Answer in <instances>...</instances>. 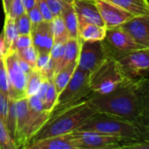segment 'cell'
Here are the masks:
<instances>
[{"instance_id": "1", "label": "cell", "mask_w": 149, "mask_h": 149, "mask_svg": "<svg viewBox=\"0 0 149 149\" xmlns=\"http://www.w3.org/2000/svg\"><path fill=\"white\" fill-rule=\"evenodd\" d=\"M148 77L127 79L108 93H93L88 98L89 104L98 113L116 116L148 127Z\"/></svg>"}, {"instance_id": "2", "label": "cell", "mask_w": 149, "mask_h": 149, "mask_svg": "<svg viewBox=\"0 0 149 149\" xmlns=\"http://www.w3.org/2000/svg\"><path fill=\"white\" fill-rule=\"evenodd\" d=\"M96 113L97 111L89 104L88 99L55 110L52 112L43 127L32 136L26 145L49 137L71 134L76 131Z\"/></svg>"}, {"instance_id": "3", "label": "cell", "mask_w": 149, "mask_h": 149, "mask_svg": "<svg viewBox=\"0 0 149 149\" xmlns=\"http://www.w3.org/2000/svg\"><path fill=\"white\" fill-rule=\"evenodd\" d=\"M76 131H93L127 140L149 141V127L148 126L98 112Z\"/></svg>"}, {"instance_id": "4", "label": "cell", "mask_w": 149, "mask_h": 149, "mask_svg": "<svg viewBox=\"0 0 149 149\" xmlns=\"http://www.w3.org/2000/svg\"><path fill=\"white\" fill-rule=\"evenodd\" d=\"M126 80L117 59L109 56L90 72L89 86L94 94H106L116 89Z\"/></svg>"}, {"instance_id": "5", "label": "cell", "mask_w": 149, "mask_h": 149, "mask_svg": "<svg viewBox=\"0 0 149 149\" xmlns=\"http://www.w3.org/2000/svg\"><path fill=\"white\" fill-rule=\"evenodd\" d=\"M89 75L90 72L76 66L71 79L58 93L53 111L87 100L93 94L89 86Z\"/></svg>"}, {"instance_id": "6", "label": "cell", "mask_w": 149, "mask_h": 149, "mask_svg": "<svg viewBox=\"0 0 149 149\" xmlns=\"http://www.w3.org/2000/svg\"><path fill=\"white\" fill-rule=\"evenodd\" d=\"M77 149L123 148L127 139L93 131H74L72 133Z\"/></svg>"}, {"instance_id": "7", "label": "cell", "mask_w": 149, "mask_h": 149, "mask_svg": "<svg viewBox=\"0 0 149 149\" xmlns=\"http://www.w3.org/2000/svg\"><path fill=\"white\" fill-rule=\"evenodd\" d=\"M112 56L105 41H81L77 66L87 72H93L107 57Z\"/></svg>"}, {"instance_id": "8", "label": "cell", "mask_w": 149, "mask_h": 149, "mask_svg": "<svg viewBox=\"0 0 149 149\" xmlns=\"http://www.w3.org/2000/svg\"><path fill=\"white\" fill-rule=\"evenodd\" d=\"M8 75V96L10 100H18L26 97L27 74L19 66L16 52L4 56Z\"/></svg>"}, {"instance_id": "9", "label": "cell", "mask_w": 149, "mask_h": 149, "mask_svg": "<svg viewBox=\"0 0 149 149\" xmlns=\"http://www.w3.org/2000/svg\"><path fill=\"white\" fill-rule=\"evenodd\" d=\"M127 79L148 77L149 69V48L130 52L117 59Z\"/></svg>"}, {"instance_id": "10", "label": "cell", "mask_w": 149, "mask_h": 149, "mask_svg": "<svg viewBox=\"0 0 149 149\" xmlns=\"http://www.w3.org/2000/svg\"><path fill=\"white\" fill-rule=\"evenodd\" d=\"M104 41L111 55L116 59L134 51L145 48L135 43L131 37L119 26L107 29Z\"/></svg>"}, {"instance_id": "11", "label": "cell", "mask_w": 149, "mask_h": 149, "mask_svg": "<svg viewBox=\"0 0 149 149\" xmlns=\"http://www.w3.org/2000/svg\"><path fill=\"white\" fill-rule=\"evenodd\" d=\"M138 45L149 48V15L134 16L119 26Z\"/></svg>"}, {"instance_id": "12", "label": "cell", "mask_w": 149, "mask_h": 149, "mask_svg": "<svg viewBox=\"0 0 149 149\" xmlns=\"http://www.w3.org/2000/svg\"><path fill=\"white\" fill-rule=\"evenodd\" d=\"M97 8L107 29L120 26L132 17L129 11L106 0H95Z\"/></svg>"}, {"instance_id": "13", "label": "cell", "mask_w": 149, "mask_h": 149, "mask_svg": "<svg viewBox=\"0 0 149 149\" xmlns=\"http://www.w3.org/2000/svg\"><path fill=\"white\" fill-rule=\"evenodd\" d=\"M31 36L32 45L38 53H50L54 44L50 22L44 20L37 25L32 26Z\"/></svg>"}, {"instance_id": "14", "label": "cell", "mask_w": 149, "mask_h": 149, "mask_svg": "<svg viewBox=\"0 0 149 149\" xmlns=\"http://www.w3.org/2000/svg\"><path fill=\"white\" fill-rule=\"evenodd\" d=\"M72 6L78 17V24L91 23L105 26L95 0H72Z\"/></svg>"}, {"instance_id": "15", "label": "cell", "mask_w": 149, "mask_h": 149, "mask_svg": "<svg viewBox=\"0 0 149 149\" xmlns=\"http://www.w3.org/2000/svg\"><path fill=\"white\" fill-rule=\"evenodd\" d=\"M25 149H77L73 142L72 134L49 137L26 145Z\"/></svg>"}, {"instance_id": "16", "label": "cell", "mask_w": 149, "mask_h": 149, "mask_svg": "<svg viewBox=\"0 0 149 149\" xmlns=\"http://www.w3.org/2000/svg\"><path fill=\"white\" fill-rule=\"evenodd\" d=\"M107 28L91 23L79 24L78 37L81 41H100L104 40Z\"/></svg>"}, {"instance_id": "17", "label": "cell", "mask_w": 149, "mask_h": 149, "mask_svg": "<svg viewBox=\"0 0 149 149\" xmlns=\"http://www.w3.org/2000/svg\"><path fill=\"white\" fill-rule=\"evenodd\" d=\"M16 110H17V127L14 139V144L16 148H18V142L21 138L24 127L27 122L29 116V107L27 97H24L18 100H16Z\"/></svg>"}, {"instance_id": "18", "label": "cell", "mask_w": 149, "mask_h": 149, "mask_svg": "<svg viewBox=\"0 0 149 149\" xmlns=\"http://www.w3.org/2000/svg\"><path fill=\"white\" fill-rule=\"evenodd\" d=\"M127 11L134 16L149 15L148 0H106Z\"/></svg>"}, {"instance_id": "19", "label": "cell", "mask_w": 149, "mask_h": 149, "mask_svg": "<svg viewBox=\"0 0 149 149\" xmlns=\"http://www.w3.org/2000/svg\"><path fill=\"white\" fill-rule=\"evenodd\" d=\"M61 17L65 24L69 38H79L78 37V17L74 8L72 6V2L65 4L61 11Z\"/></svg>"}, {"instance_id": "20", "label": "cell", "mask_w": 149, "mask_h": 149, "mask_svg": "<svg viewBox=\"0 0 149 149\" xmlns=\"http://www.w3.org/2000/svg\"><path fill=\"white\" fill-rule=\"evenodd\" d=\"M80 48L79 38H68L65 43V52L62 68L69 65H77Z\"/></svg>"}, {"instance_id": "21", "label": "cell", "mask_w": 149, "mask_h": 149, "mask_svg": "<svg viewBox=\"0 0 149 149\" xmlns=\"http://www.w3.org/2000/svg\"><path fill=\"white\" fill-rule=\"evenodd\" d=\"M54 43H65L69 38L68 32L61 15L53 17L50 21Z\"/></svg>"}, {"instance_id": "22", "label": "cell", "mask_w": 149, "mask_h": 149, "mask_svg": "<svg viewBox=\"0 0 149 149\" xmlns=\"http://www.w3.org/2000/svg\"><path fill=\"white\" fill-rule=\"evenodd\" d=\"M36 69L47 80H52L55 74V67L50 58L49 53H38Z\"/></svg>"}, {"instance_id": "23", "label": "cell", "mask_w": 149, "mask_h": 149, "mask_svg": "<svg viewBox=\"0 0 149 149\" xmlns=\"http://www.w3.org/2000/svg\"><path fill=\"white\" fill-rule=\"evenodd\" d=\"M77 65H69L63 68H61L58 72L54 74V77L52 79V82L55 86L56 91L58 93L65 87L69 80L71 79Z\"/></svg>"}, {"instance_id": "24", "label": "cell", "mask_w": 149, "mask_h": 149, "mask_svg": "<svg viewBox=\"0 0 149 149\" xmlns=\"http://www.w3.org/2000/svg\"><path fill=\"white\" fill-rule=\"evenodd\" d=\"M7 48V53L10 52V49L13 45L14 41L18 36V32L17 30V26L15 24V19L10 17L8 15H5L3 30L2 31Z\"/></svg>"}, {"instance_id": "25", "label": "cell", "mask_w": 149, "mask_h": 149, "mask_svg": "<svg viewBox=\"0 0 149 149\" xmlns=\"http://www.w3.org/2000/svg\"><path fill=\"white\" fill-rule=\"evenodd\" d=\"M45 80V79L36 68L32 69L30 72V73L27 75L26 97L37 95V93H38V91Z\"/></svg>"}, {"instance_id": "26", "label": "cell", "mask_w": 149, "mask_h": 149, "mask_svg": "<svg viewBox=\"0 0 149 149\" xmlns=\"http://www.w3.org/2000/svg\"><path fill=\"white\" fill-rule=\"evenodd\" d=\"M4 126L6 131L14 142L16 127H17V110H16V100H9L8 110L4 120Z\"/></svg>"}, {"instance_id": "27", "label": "cell", "mask_w": 149, "mask_h": 149, "mask_svg": "<svg viewBox=\"0 0 149 149\" xmlns=\"http://www.w3.org/2000/svg\"><path fill=\"white\" fill-rule=\"evenodd\" d=\"M57 99H58V93L56 91L55 86L52 80H49L47 89L42 98V102L45 111H46L49 113H52V112L55 107Z\"/></svg>"}, {"instance_id": "28", "label": "cell", "mask_w": 149, "mask_h": 149, "mask_svg": "<svg viewBox=\"0 0 149 149\" xmlns=\"http://www.w3.org/2000/svg\"><path fill=\"white\" fill-rule=\"evenodd\" d=\"M65 52V44L64 43H54L50 51V58L55 67V73L58 72L63 65Z\"/></svg>"}, {"instance_id": "29", "label": "cell", "mask_w": 149, "mask_h": 149, "mask_svg": "<svg viewBox=\"0 0 149 149\" xmlns=\"http://www.w3.org/2000/svg\"><path fill=\"white\" fill-rule=\"evenodd\" d=\"M16 53L19 58H21L23 61L27 63L32 69L36 68V63H37L38 53L33 45L28 46L23 50L16 52Z\"/></svg>"}, {"instance_id": "30", "label": "cell", "mask_w": 149, "mask_h": 149, "mask_svg": "<svg viewBox=\"0 0 149 149\" xmlns=\"http://www.w3.org/2000/svg\"><path fill=\"white\" fill-rule=\"evenodd\" d=\"M15 24H16L18 34H31L32 26L26 12H24L20 17L16 18Z\"/></svg>"}, {"instance_id": "31", "label": "cell", "mask_w": 149, "mask_h": 149, "mask_svg": "<svg viewBox=\"0 0 149 149\" xmlns=\"http://www.w3.org/2000/svg\"><path fill=\"white\" fill-rule=\"evenodd\" d=\"M31 45H32V39L31 34H18V36L13 43V45L10 52H18Z\"/></svg>"}, {"instance_id": "32", "label": "cell", "mask_w": 149, "mask_h": 149, "mask_svg": "<svg viewBox=\"0 0 149 149\" xmlns=\"http://www.w3.org/2000/svg\"><path fill=\"white\" fill-rule=\"evenodd\" d=\"M0 149H17L9 136L3 122L0 120Z\"/></svg>"}, {"instance_id": "33", "label": "cell", "mask_w": 149, "mask_h": 149, "mask_svg": "<svg viewBox=\"0 0 149 149\" xmlns=\"http://www.w3.org/2000/svg\"><path fill=\"white\" fill-rule=\"evenodd\" d=\"M24 12H26V10H25V8L24 6L22 0H12L10 5L9 10L5 15H8L13 19H16L18 17H20L22 14H24Z\"/></svg>"}, {"instance_id": "34", "label": "cell", "mask_w": 149, "mask_h": 149, "mask_svg": "<svg viewBox=\"0 0 149 149\" xmlns=\"http://www.w3.org/2000/svg\"><path fill=\"white\" fill-rule=\"evenodd\" d=\"M8 75L4 57H0V90L8 95Z\"/></svg>"}, {"instance_id": "35", "label": "cell", "mask_w": 149, "mask_h": 149, "mask_svg": "<svg viewBox=\"0 0 149 149\" xmlns=\"http://www.w3.org/2000/svg\"><path fill=\"white\" fill-rule=\"evenodd\" d=\"M45 1L52 11L53 17L60 15L65 4L72 2V0H45Z\"/></svg>"}, {"instance_id": "36", "label": "cell", "mask_w": 149, "mask_h": 149, "mask_svg": "<svg viewBox=\"0 0 149 149\" xmlns=\"http://www.w3.org/2000/svg\"><path fill=\"white\" fill-rule=\"evenodd\" d=\"M26 13H27V15H28V17L30 18V21L31 23V26L37 25L38 24L44 21L42 14H41V12H40V10H39L37 4H35L32 8H31L29 10H27Z\"/></svg>"}, {"instance_id": "37", "label": "cell", "mask_w": 149, "mask_h": 149, "mask_svg": "<svg viewBox=\"0 0 149 149\" xmlns=\"http://www.w3.org/2000/svg\"><path fill=\"white\" fill-rule=\"evenodd\" d=\"M36 4L38 5L41 14H42V17H43V19L45 21H48L50 22L52 17H53V15L46 3L45 0H36Z\"/></svg>"}, {"instance_id": "38", "label": "cell", "mask_w": 149, "mask_h": 149, "mask_svg": "<svg viewBox=\"0 0 149 149\" xmlns=\"http://www.w3.org/2000/svg\"><path fill=\"white\" fill-rule=\"evenodd\" d=\"M9 100V96L0 90V120L3 122V124L8 110Z\"/></svg>"}, {"instance_id": "39", "label": "cell", "mask_w": 149, "mask_h": 149, "mask_svg": "<svg viewBox=\"0 0 149 149\" xmlns=\"http://www.w3.org/2000/svg\"><path fill=\"white\" fill-rule=\"evenodd\" d=\"M7 54V48L3 38V31L0 33V57H4Z\"/></svg>"}, {"instance_id": "40", "label": "cell", "mask_w": 149, "mask_h": 149, "mask_svg": "<svg viewBox=\"0 0 149 149\" xmlns=\"http://www.w3.org/2000/svg\"><path fill=\"white\" fill-rule=\"evenodd\" d=\"M24 6L25 8V10H29L31 8H32L36 4V0H22Z\"/></svg>"}, {"instance_id": "41", "label": "cell", "mask_w": 149, "mask_h": 149, "mask_svg": "<svg viewBox=\"0 0 149 149\" xmlns=\"http://www.w3.org/2000/svg\"><path fill=\"white\" fill-rule=\"evenodd\" d=\"M11 1H12V0H2V2H3V8L4 14H6V13L8 12Z\"/></svg>"}]
</instances>
